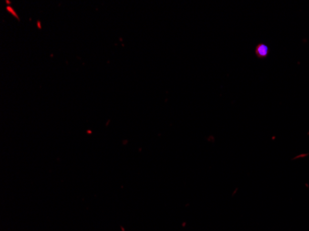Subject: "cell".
Wrapping results in <instances>:
<instances>
[{"label":"cell","mask_w":309,"mask_h":231,"mask_svg":"<svg viewBox=\"0 0 309 231\" xmlns=\"http://www.w3.org/2000/svg\"><path fill=\"white\" fill-rule=\"evenodd\" d=\"M269 52H270V48L265 44H260L256 48V54L259 57H266L269 55Z\"/></svg>","instance_id":"6da1fadb"}]
</instances>
